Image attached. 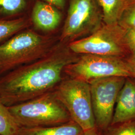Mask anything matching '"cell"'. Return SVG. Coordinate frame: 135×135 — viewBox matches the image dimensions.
I'll use <instances>...</instances> for the list:
<instances>
[{
    "instance_id": "6da1fadb",
    "label": "cell",
    "mask_w": 135,
    "mask_h": 135,
    "mask_svg": "<svg viewBox=\"0 0 135 135\" xmlns=\"http://www.w3.org/2000/svg\"><path fill=\"white\" fill-rule=\"evenodd\" d=\"M79 57L60 42L33 62L0 77V99L6 106L27 101L52 91L63 79V70Z\"/></svg>"
},
{
    "instance_id": "7a4b0ae2",
    "label": "cell",
    "mask_w": 135,
    "mask_h": 135,
    "mask_svg": "<svg viewBox=\"0 0 135 135\" xmlns=\"http://www.w3.org/2000/svg\"><path fill=\"white\" fill-rule=\"evenodd\" d=\"M8 107L20 128L51 127L72 120L54 90Z\"/></svg>"
},
{
    "instance_id": "3957f363",
    "label": "cell",
    "mask_w": 135,
    "mask_h": 135,
    "mask_svg": "<svg viewBox=\"0 0 135 135\" xmlns=\"http://www.w3.org/2000/svg\"><path fill=\"white\" fill-rule=\"evenodd\" d=\"M54 40L31 30L20 32L0 44V75L33 62L53 48Z\"/></svg>"
},
{
    "instance_id": "277c9868",
    "label": "cell",
    "mask_w": 135,
    "mask_h": 135,
    "mask_svg": "<svg viewBox=\"0 0 135 135\" xmlns=\"http://www.w3.org/2000/svg\"><path fill=\"white\" fill-rule=\"evenodd\" d=\"M54 91L71 119L80 126L84 132L96 128L90 86L88 83L68 77L63 79Z\"/></svg>"
},
{
    "instance_id": "5b68a950",
    "label": "cell",
    "mask_w": 135,
    "mask_h": 135,
    "mask_svg": "<svg viewBox=\"0 0 135 135\" xmlns=\"http://www.w3.org/2000/svg\"><path fill=\"white\" fill-rule=\"evenodd\" d=\"M63 73L89 84L95 80L114 76L134 79L126 59L92 54H82L64 68Z\"/></svg>"
},
{
    "instance_id": "8992f818",
    "label": "cell",
    "mask_w": 135,
    "mask_h": 135,
    "mask_svg": "<svg viewBox=\"0 0 135 135\" xmlns=\"http://www.w3.org/2000/svg\"><path fill=\"white\" fill-rule=\"evenodd\" d=\"M126 31L118 23L104 24L91 35L70 42L68 47L76 54L124 58L130 54L126 44Z\"/></svg>"
},
{
    "instance_id": "52a82bcc",
    "label": "cell",
    "mask_w": 135,
    "mask_h": 135,
    "mask_svg": "<svg viewBox=\"0 0 135 135\" xmlns=\"http://www.w3.org/2000/svg\"><path fill=\"white\" fill-rule=\"evenodd\" d=\"M104 24L101 8L97 0H70L60 42H72L85 38Z\"/></svg>"
},
{
    "instance_id": "ba28073f",
    "label": "cell",
    "mask_w": 135,
    "mask_h": 135,
    "mask_svg": "<svg viewBox=\"0 0 135 135\" xmlns=\"http://www.w3.org/2000/svg\"><path fill=\"white\" fill-rule=\"evenodd\" d=\"M126 78L109 77L89 83L96 127L101 131L111 126L116 101Z\"/></svg>"
},
{
    "instance_id": "9c48e42d",
    "label": "cell",
    "mask_w": 135,
    "mask_h": 135,
    "mask_svg": "<svg viewBox=\"0 0 135 135\" xmlns=\"http://www.w3.org/2000/svg\"><path fill=\"white\" fill-rule=\"evenodd\" d=\"M135 121V79L127 78L119 92L110 126Z\"/></svg>"
},
{
    "instance_id": "30bf717a",
    "label": "cell",
    "mask_w": 135,
    "mask_h": 135,
    "mask_svg": "<svg viewBox=\"0 0 135 135\" xmlns=\"http://www.w3.org/2000/svg\"><path fill=\"white\" fill-rule=\"evenodd\" d=\"M60 10L42 0H35L32 7L31 19L35 26L50 32L57 29L62 20Z\"/></svg>"
},
{
    "instance_id": "8fae6325",
    "label": "cell",
    "mask_w": 135,
    "mask_h": 135,
    "mask_svg": "<svg viewBox=\"0 0 135 135\" xmlns=\"http://www.w3.org/2000/svg\"><path fill=\"white\" fill-rule=\"evenodd\" d=\"M82 128L71 120L65 124L41 128H20L17 135H83Z\"/></svg>"
},
{
    "instance_id": "7c38bea8",
    "label": "cell",
    "mask_w": 135,
    "mask_h": 135,
    "mask_svg": "<svg viewBox=\"0 0 135 135\" xmlns=\"http://www.w3.org/2000/svg\"><path fill=\"white\" fill-rule=\"evenodd\" d=\"M101 8L105 24H117L127 0H97Z\"/></svg>"
},
{
    "instance_id": "4fadbf2b",
    "label": "cell",
    "mask_w": 135,
    "mask_h": 135,
    "mask_svg": "<svg viewBox=\"0 0 135 135\" xmlns=\"http://www.w3.org/2000/svg\"><path fill=\"white\" fill-rule=\"evenodd\" d=\"M28 22L26 18H0V44L25 29L28 25Z\"/></svg>"
},
{
    "instance_id": "5bb4252c",
    "label": "cell",
    "mask_w": 135,
    "mask_h": 135,
    "mask_svg": "<svg viewBox=\"0 0 135 135\" xmlns=\"http://www.w3.org/2000/svg\"><path fill=\"white\" fill-rule=\"evenodd\" d=\"M29 0H0V18L9 19L27 10Z\"/></svg>"
},
{
    "instance_id": "9a60e30c",
    "label": "cell",
    "mask_w": 135,
    "mask_h": 135,
    "mask_svg": "<svg viewBox=\"0 0 135 135\" xmlns=\"http://www.w3.org/2000/svg\"><path fill=\"white\" fill-rule=\"evenodd\" d=\"M20 127L0 99V135H17Z\"/></svg>"
},
{
    "instance_id": "2e32d148",
    "label": "cell",
    "mask_w": 135,
    "mask_h": 135,
    "mask_svg": "<svg viewBox=\"0 0 135 135\" xmlns=\"http://www.w3.org/2000/svg\"><path fill=\"white\" fill-rule=\"evenodd\" d=\"M118 24L126 30L135 29V0H127Z\"/></svg>"
},
{
    "instance_id": "e0dca14e",
    "label": "cell",
    "mask_w": 135,
    "mask_h": 135,
    "mask_svg": "<svg viewBox=\"0 0 135 135\" xmlns=\"http://www.w3.org/2000/svg\"><path fill=\"white\" fill-rule=\"evenodd\" d=\"M109 135H135V121H130L116 125Z\"/></svg>"
},
{
    "instance_id": "ac0fdd59",
    "label": "cell",
    "mask_w": 135,
    "mask_h": 135,
    "mask_svg": "<svg viewBox=\"0 0 135 135\" xmlns=\"http://www.w3.org/2000/svg\"><path fill=\"white\" fill-rule=\"evenodd\" d=\"M125 39L131 57L135 58V29L126 30Z\"/></svg>"
},
{
    "instance_id": "d6986e66",
    "label": "cell",
    "mask_w": 135,
    "mask_h": 135,
    "mask_svg": "<svg viewBox=\"0 0 135 135\" xmlns=\"http://www.w3.org/2000/svg\"><path fill=\"white\" fill-rule=\"evenodd\" d=\"M42 1L56 7V8L60 10L61 11L65 9L66 6V3H67V0H42Z\"/></svg>"
},
{
    "instance_id": "ffe728a7",
    "label": "cell",
    "mask_w": 135,
    "mask_h": 135,
    "mask_svg": "<svg viewBox=\"0 0 135 135\" xmlns=\"http://www.w3.org/2000/svg\"><path fill=\"white\" fill-rule=\"evenodd\" d=\"M126 61L128 63L132 72L134 75V79H135V58L130 57V58L127 59Z\"/></svg>"
},
{
    "instance_id": "44dd1931",
    "label": "cell",
    "mask_w": 135,
    "mask_h": 135,
    "mask_svg": "<svg viewBox=\"0 0 135 135\" xmlns=\"http://www.w3.org/2000/svg\"><path fill=\"white\" fill-rule=\"evenodd\" d=\"M83 135H103L102 134L101 131L97 127L93 129L92 130L84 132Z\"/></svg>"
}]
</instances>
